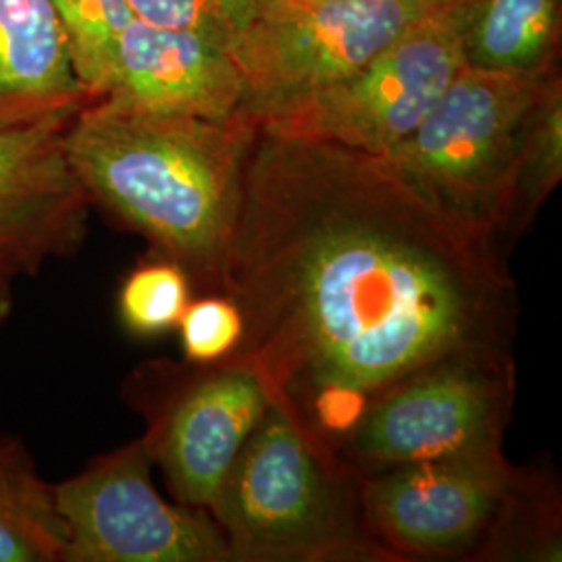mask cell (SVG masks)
<instances>
[{
    "instance_id": "cell-1",
    "label": "cell",
    "mask_w": 562,
    "mask_h": 562,
    "mask_svg": "<svg viewBox=\"0 0 562 562\" xmlns=\"http://www.w3.org/2000/svg\"><path fill=\"white\" fill-rule=\"evenodd\" d=\"M220 288L244 317L227 359L290 408L331 390L382 396L448 359H506L510 283L492 241L340 144L259 130Z\"/></svg>"
},
{
    "instance_id": "cell-2",
    "label": "cell",
    "mask_w": 562,
    "mask_h": 562,
    "mask_svg": "<svg viewBox=\"0 0 562 562\" xmlns=\"http://www.w3.org/2000/svg\"><path fill=\"white\" fill-rule=\"evenodd\" d=\"M257 134L244 111L204 117L92 101L69 123L65 146L92 206L190 281L220 288Z\"/></svg>"
},
{
    "instance_id": "cell-3",
    "label": "cell",
    "mask_w": 562,
    "mask_h": 562,
    "mask_svg": "<svg viewBox=\"0 0 562 562\" xmlns=\"http://www.w3.org/2000/svg\"><path fill=\"white\" fill-rule=\"evenodd\" d=\"M546 78L467 65L383 162L450 225L492 241L508 225L527 121Z\"/></svg>"
},
{
    "instance_id": "cell-4",
    "label": "cell",
    "mask_w": 562,
    "mask_h": 562,
    "mask_svg": "<svg viewBox=\"0 0 562 562\" xmlns=\"http://www.w3.org/2000/svg\"><path fill=\"white\" fill-rule=\"evenodd\" d=\"M232 557L322 561L369 552L359 543L336 475L301 417L271 401L213 504Z\"/></svg>"
},
{
    "instance_id": "cell-5",
    "label": "cell",
    "mask_w": 562,
    "mask_h": 562,
    "mask_svg": "<svg viewBox=\"0 0 562 562\" xmlns=\"http://www.w3.org/2000/svg\"><path fill=\"white\" fill-rule=\"evenodd\" d=\"M464 11L422 13L357 71L257 121L269 134L382 157L401 144L467 67Z\"/></svg>"
},
{
    "instance_id": "cell-6",
    "label": "cell",
    "mask_w": 562,
    "mask_h": 562,
    "mask_svg": "<svg viewBox=\"0 0 562 562\" xmlns=\"http://www.w3.org/2000/svg\"><path fill=\"white\" fill-rule=\"evenodd\" d=\"M144 440L53 483L65 527L63 562H222L232 548L204 508L171 504L150 480Z\"/></svg>"
},
{
    "instance_id": "cell-7",
    "label": "cell",
    "mask_w": 562,
    "mask_h": 562,
    "mask_svg": "<svg viewBox=\"0 0 562 562\" xmlns=\"http://www.w3.org/2000/svg\"><path fill=\"white\" fill-rule=\"evenodd\" d=\"M417 15L398 0H269L229 46L241 111L257 123L340 81Z\"/></svg>"
},
{
    "instance_id": "cell-8",
    "label": "cell",
    "mask_w": 562,
    "mask_h": 562,
    "mask_svg": "<svg viewBox=\"0 0 562 562\" xmlns=\"http://www.w3.org/2000/svg\"><path fill=\"white\" fill-rule=\"evenodd\" d=\"M508 392L506 359L461 357L431 364L367 408L357 450L387 467L498 452Z\"/></svg>"
},
{
    "instance_id": "cell-9",
    "label": "cell",
    "mask_w": 562,
    "mask_h": 562,
    "mask_svg": "<svg viewBox=\"0 0 562 562\" xmlns=\"http://www.w3.org/2000/svg\"><path fill=\"white\" fill-rule=\"evenodd\" d=\"M142 408L150 459L181 504L213 508L234 462L271 404V392L248 362L225 359L192 380H167Z\"/></svg>"
},
{
    "instance_id": "cell-10",
    "label": "cell",
    "mask_w": 562,
    "mask_h": 562,
    "mask_svg": "<svg viewBox=\"0 0 562 562\" xmlns=\"http://www.w3.org/2000/svg\"><path fill=\"white\" fill-rule=\"evenodd\" d=\"M74 117L0 127V259L15 276L74 257L88 236L92 204L65 146Z\"/></svg>"
},
{
    "instance_id": "cell-11",
    "label": "cell",
    "mask_w": 562,
    "mask_h": 562,
    "mask_svg": "<svg viewBox=\"0 0 562 562\" xmlns=\"http://www.w3.org/2000/svg\"><path fill=\"white\" fill-rule=\"evenodd\" d=\"M508 483L501 450L404 462L364 487V508L373 527L402 552H459L494 519Z\"/></svg>"
},
{
    "instance_id": "cell-12",
    "label": "cell",
    "mask_w": 562,
    "mask_h": 562,
    "mask_svg": "<svg viewBox=\"0 0 562 562\" xmlns=\"http://www.w3.org/2000/svg\"><path fill=\"white\" fill-rule=\"evenodd\" d=\"M244 86L229 50L192 30L138 15L123 30L97 101L130 109L229 117L241 111Z\"/></svg>"
},
{
    "instance_id": "cell-13",
    "label": "cell",
    "mask_w": 562,
    "mask_h": 562,
    "mask_svg": "<svg viewBox=\"0 0 562 562\" xmlns=\"http://www.w3.org/2000/svg\"><path fill=\"white\" fill-rule=\"evenodd\" d=\"M88 102L53 0H0V127L74 117Z\"/></svg>"
},
{
    "instance_id": "cell-14",
    "label": "cell",
    "mask_w": 562,
    "mask_h": 562,
    "mask_svg": "<svg viewBox=\"0 0 562 562\" xmlns=\"http://www.w3.org/2000/svg\"><path fill=\"white\" fill-rule=\"evenodd\" d=\"M562 0H480L464 23V60L490 71H559Z\"/></svg>"
},
{
    "instance_id": "cell-15",
    "label": "cell",
    "mask_w": 562,
    "mask_h": 562,
    "mask_svg": "<svg viewBox=\"0 0 562 562\" xmlns=\"http://www.w3.org/2000/svg\"><path fill=\"white\" fill-rule=\"evenodd\" d=\"M63 552L53 483L18 436L0 434V562H63Z\"/></svg>"
},
{
    "instance_id": "cell-16",
    "label": "cell",
    "mask_w": 562,
    "mask_h": 562,
    "mask_svg": "<svg viewBox=\"0 0 562 562\" xmlns=\"http://www.w3.org/2000/svg\"><path fill=\"white\" fill-rule=\"evenodd\" d=\"M562 178L561 71L548 76L531 109L506 229L521 232Z\"/></svg>"
},
{
    "instance_id": "cell-17",
    "label": "cell",
    "mask_w": 562,
    "mask_h": 562,
    "mask_svg": "<svg viewBox=\"0 0 562 562\" xmlns=\"http://www.w3.org/2000/svg\"><path fill=\"white\" fill-rule=\"evenodd\" d=\"M81 86L99 99L123 30L136 18L130 0H53Z\"/></svg>"
},
{
    "instance_id": "cell-18",
    "label": "cell",
    "mask_w": 562,
    "mask_h": 562,
    "mask_svg": "<svg viewBox=\"0 0 562 562\" xmlns=\"http://www.w3.org/2000/svg\"><path fill=\"white\" fill-rule=\"evenodd\" d=\"M192 301V281L178 262L155 257L138 265L121 285L120 317L140 338H155L178 327Z\"/></svg>"
},
{
    "instance_id": "cell-19",
    "label": "cell",
    "mask_w": 562,
    "mask_h": 562,
    "mask_svg": "<svg viewBox=\"0 0 562 562\" xmlns=\"http://www.w3.org/2000/svg\"><path fill=\"white\" fill-rule=\"evenodd\" d=\"M267 2L269 0H130L140 20L192 30L227 50Z\"/></svg>"
},
{
    "instance_id": "cell-20",
    "label": "cell",
    "mask_w": 562,
    "mask_h": 562,
    "mask_svg": "<svg viewBox=\"0 0 562 562\" xmlns=\"http://www.w3.org/2000/svg\"><path fill=\"white\" fill-rule=\"evenodd\" d=\"M181 348L190 362L211 364L227 359L244 336V317L229 296L190 301L180 323Z\"/></svg>"
},
{
    "instance_id": "cell-21",
    "label": "cell",
    "mask_w": 562,
    "mask_h": 562,
    "mask_svg": "<svg viewBox=\"0 0 562 562\" xmlns=\"http://www.w3.org/2000/svg\"><path fill=\"white\" fill-rule=\"evenodd\" d=\"M398 2L415 9L417 13H446V11L469 13L480 0H398Z\"/></svg>"
},
{
    "instance_id": "cell-22",
    "label": "cell",
    "mask_w": 562,
    "mask_h": 562,
    "mask_svg": "<svg viewBox=\"0 0 562 562\" xmlns=\"http://www.w3.org/2000/svg\"><path fill=\"white\" fill-rule=\"evenodd\" d=\"M13 280L15 278H0V329L9 322L13 313Z\"/></svg>"
},
{
    "instance_id": "cell-23",
    "label": "cell",
    "mask_w": 562,
    "mask_h": 562,
    "mask_svg": "<svg viewBox=\"0 0 562 562\" xmlns=\"http://www.w3.org/2000/svg\"><path fill=\"white\" fill-rule=\"evenodd\" d=\"M4 276H9V278H18V276H15V271H13V267H11L9 262L4 261V259H0V278H4Z\"/></svg>"
}]
</instances>
